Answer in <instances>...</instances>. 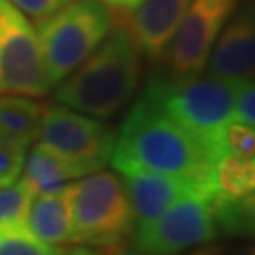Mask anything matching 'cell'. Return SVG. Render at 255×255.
<instances>
[{"mask_svg": "<svg viewBox=\"0 0 255 255\" xmlns=\"http://www.w3.org/2000/svg\"><path fill=\"white\" fill-rule=\"evenodd\" d=\"M110 163L119 174L147 170L193 183L212 195L214 159L144 93L130 104L116 134Z\"/></svg>", "mask_w": 255, "mask_h": 255, "instance_id": "6da1fadb", "label": "cell"}, {"mask_svg": "<svg viewBox=\"0 0 255 255\" xmlns=\"http://www.w3.org/2000/svg\"><path fill=\"white\" fill-rule=\"evenodd\" d=\"M142 53L125 25L114 27L55 91V101L97 119H110L127 106L140 87Z\"/></svg>", "mask_w": 255, "mask_h": 255, "instance_id": "7a4b0ae2", "label": "cell"}, {"mask_svg": "<svg viewBox=\"0 0 255 255\" xmlns=\"http://www.w3.org/2000/svg\"><path fill=\"white\" fill-rule=\"evenodd\" d=\"M240 83L201 72L183 78L153 74L144 87V95L218 161L221 157L219 136L231 121Z\"/></svg>", "mask_w": 255, "mask_h": 255, "instance_id": "3957f363", "label": "cell"}, {"mask_svg": "<svg viewBox=\"0 0 255 255\" xmlns=\"http://www.w3.org/2000/svg\"><path fill=\"white\" fill-rule=\"evenodd\" d=\"M72 240L101 252L127 244L134 219L125 185L116 174L97 170L66 187Z\"/></svg>", "mask_w": 255, "mask_h": 255, "instance_id": "277c9868", "label": "cell"}, {"mask_svg": "<svg viewBox=\"0 0 255 255\" xmlns=\"http://www.w3.org/2000/svg\"><path fill=\"white\" fill-rule=\"evenodd\" d=\"M38 44L51 85L63 82L114 28V13L101 0H72L38 19Z\"/></svg>", "mask_w": 255, "mask_h": 255, "instance_id": "5b68a950", "label": "cell"}, {"mask_svg": "<svg viewBox=\"0 0 255 255\" xmlns=\"http://www.w3.org/2000/svg\"><path fill=\"white\" fill-rule=\"evenodd\" d=\"M36 140L47 151L97 172L110 163L116 132L104 119L47 102Z\"/></svg>", "mask_w": 255, "mask_h": 255, "instance_id": "8992f818", "label": "cell"}, {"mask_svg": "<svg viewBox=\"0 0 255 255\" xmlns=\"http://www.w3.org/2000/svg\"><path fill=\"white\" fill-rule=\"evenodd\" d=\"M51 87L32 25L9 0H0V95L46 97Z\"/></svg>", "mask_w": 255, "mask_h": 255, "instance_id": "52a82bcc", "label": "cell"}, {"mask_svg": "<svg viewBox=\"0 0 255 255\" xmlns=\"http://www.w3.org/2000/svg\"><path fill=\"white\" fill-rule=\"evenodd\" d=\"M216 237L218 229L208 199L191 195L172 204L146 229L134 231L130 246L149 255H180L195 246L212 242Z\"/></svg>", "mask_w": 255, "mask_h": 255, "instance_id": "ba28073f", "label": "cell"}, {"mask_svg": "<svg viewBox=\"0 0 255 255\" xmlns=\"http://www.w3.org/2000/svg\"><path fill=\"white\" fill-rule=\"evenodd\" d=\"M237 4L238 0H191L166 49L168 76L183 78L201 72Z\"/></svg>", "mask_w": 255, "mask_h": 255, "instance_id": "9c48e42d", "label": "cell"}, {"mask_svg": "<svg viewBox=\"0 0 255 255\" xmlns=\"http://www.w3.org/2000/svg\"><path fill=\"white\" fill-rule=\"evenodd\" d=\"M121 176L132 210L134 231H142L151 225L155 219L161 218L166 210L183 197H202L193 183L166 174L134 170Z\"/></svg>", "mask_w": 255, "mask_h": 255, "instance_id": "30bf717a", "label": "cell"}, {"mask_svg": "<svg viewBox=\"0 0 255 255\" xmlns=\"http://www.w3.org/2000/svg\"><path fill=\"white\" fill-rule=\"evenodd\" d=\"M255 25L250 8H242L219 32L208 55V74L229 82H246L254 76Z\"/></svg>", "mask_w": 255, "mask_h": 255, "instance_id": "8fae6325", "label": "cell"}, {"mask_svg": "<svg viewBox=\"0 0 255 255\" xmlns=\"http://www.w3.org/2000/svg\"><path fill=\"white\" fill-rule=\"evenodd\" d=\"M189 4L191 0H142L128 11L125 27L146 59H163Z\"/></svg>", "mask_w": 255, "mask_h": 255, "instance_id": "7c38bea8", "label": "cell"}, {"mask_svg": "<svg viewBox=\"0 0 255 255\" xmlns=\"http://www.w3.org/2000/svg\"><path fill=\"white\" fill-rule=\"evenodd\" d=\"M23 174L34 195H51L64 191L68 187V180H80L91 172L82 164L70 163L47 151L46 147L36 146L25 157Z\"/></svg>", "mask_w": 255, "mask_h": 255, "instance_id": "4fadbf2b", "label": "cell"}, {"mask_svg": "<svg viewBox=\"0 0 255 255\" xmlns=\"http://www.w3.org/2000/svg\"><path fill=\"white\" fill-rule=\"evenodd\" d=\"M28 231L47 244H63L72 240V219L66 189L32 199L27 216Z\"/></svg>", "mask_w": 255, "mask_h": 255, "instance_id": "5bb4252c", "label": "cell"}, {"mask_svg": "<svg viewBox=\"0 0 255 255\" xmlns=\"http://www.w3.org/2000/svg\"><path fill=\"white\" fill-rule=\"evenodd\" d=\"M46 106L25 95H0V136L30 146L40 134Z\"/></svg>", "mask_w": 255, "mask_h": 255, "instance_id": "9a60e30c", "label": "cell"}, {"mask_svg": "<svg viewBox=\"0 0 255 255\" xmlns=\"http://www.w3.org/2000/svg\"><path fill=\"white\" fill-rule=\"evenodd\" d=\"M255 163L254 159L221 155L212 168V195L221 199H242L254 195ZM210 195V197H212Z\"/></svg>", "mask_w": 255, "mask_h": 255, "instance_id": "2e32d148", "label": "cell"}, {"mask_svg": "<svg viewBox=\"0 0 255 255\" xmlns=\"http://www.w3.org/2000/svg\"><path fill=\"white\" fill-rule=\"evenodd\" d=\"M208 206L218 229V235L229 238H248L254 235V195L242 199L208 197Z\"/></svg>", "mask_w": 255, "mask_h": 255, "instance_id": "e0dca14e", "label": "cell"}, {"mask_svg": "<svg viewBox=\"0 0 255 255\" xmlns=\"http://www.w3.org/2000/svg\"><path fill=\"white\" fill-rule=\"evenodd\" d=\"M61 248L34 237L27 225L0 229V255H59Z\"/></svg>", "mask_w": 255, "mask_h": 255, "instance_id": "ac0fdd59", "label": "cell"}, {"mask_svg": "<svg viewBox=\"0 0 255 255\" xmlns=\"http://www.w3.org/2000/svg\"><path fill=\"white\" fill-rule=\"evenodd\" d=\"M32 199H34V191L28 187L25 180L9 187H2L0 189V229L27 225L28 208Z\"/></svg>", "mask_w": 255, "mask_h": 255, "instance_id": "d6986e66", "label": "cell"}, {"mask_svg": "<svg viewBox=\"0 0 255 255\" xmlns=\"http://www.w3.org/2000/svg\"><path fill=\"white\" fill-rule=\"evenodd\" d=\"M221 155H235L244 159H254L255 155V130L252 125L231 119L219 136Z\"/></svg>", "mask_w": 255, "mask_h": 255, "instance_id": "ffe728a7", "label": "cell"}, {"mask_svg": "<svg viewBox=\"0 0 255 255\" xmlns=\"http://www.w3.org/2000/svg\"><path fill=\"white\" fill-rule=\"evenodd\" d=\"M28 144L0 136V189L19 182Z\"/></svg>", "mask_w": 255, "mask_h": 255, "instance_id": "44dd1931", "label": "cell"}, {"mask_svg": "<svg viewBox=\"0 0 255 255\" xmlns=\"http://www.w3.org/2000/svg\"><path fill=\"white\" fill-rule=\"evenodd\" d=\"M231 119L246 123L254 127L255 123V87L252 80L240 83L235 97V104H233V116Z\"/></svg>", "mask_w": 255, "mask_h": 255, "instance_id": "7402d4cb", "label": "cell"}, {"mask_svg": "<svg viewBox=\"0 0 255 255\" xmlns=\"http://www.w3.org/2000/svg\"><path fill=\"white\" fill-rule=\"evenodd\" d=\"M19 11L27 13L34 19H44L55 11L64 8L72 0H9Z\"/></svg>", "mask_w": 255, "mask_h": 255, "instance_id": "603a6c76", "label": "cell"}, {"mask_svg": "<svg viewBox=\"0 0 255 255\" xmlns=\"http://www.w3.org/2000/svg\"><path fill=\"white\" fill-rule=\"evenodd\" d=\"M189 255H255V250L248 242H206L195 248Z\"/></svg>", "mask_w": 255, "mask_h": 255, "instance_id": "cb8c5ba5", "label": "cell"}, {"mask_svg": "<svg viewBox=\"0 0 255 255\" xmlns=\"http://www.w3.org/2000/svg\"><path fill=\"white\" fill-rule=\"evenodd\" d=\"M110 9H118L119 13H128L136 8L142 0H101Z\"/></svg>", "mask_w": 255, "mask_h": 255, "instance_id": "d4e9b609", "label": "cell"}, {"mask_svg": "<svg viewBox=\"0 0 255 255\" xmlns=\"http://www.w3.org/2000/svg\"><path fill=\"white\" fill-rule=\"evenodd\" d=\"M59 255H104V254H102L101 250H97V248L82 246V244H78V246L61 250V254H59Z\"/></svg>", "mask_w": 255, "mask_h": 255, "instance_id": "484cf974", "label": "cell"}, {"mask_svg": "<svg viewBox=\"0 0 255 255\" xmlns=\"http://www.w3.org/2000/svg\"><path fill=\"white\" fill-rule=\"evenodd\" d=\"M104 255H149V254H144V252H140L136 248L128 246V244H123V246H118V248H112V250H106V252H102Z\"/></svg>", "mask_w": 255, "mask_h": 255, "instance_id": "4316f807", "label": "cell"}]
</instances>
